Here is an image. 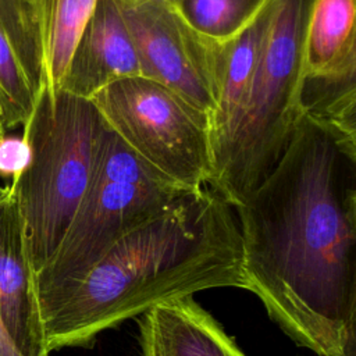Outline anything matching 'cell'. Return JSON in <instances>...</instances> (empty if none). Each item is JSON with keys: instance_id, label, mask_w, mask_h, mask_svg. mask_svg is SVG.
I'll use <instances>...</instances> for the list:
<instances>
[{"instance_id": "14", "label": "cell", "mask_w": 356, "mask_h": 356, "mask_svg": "<svg viewBox=\"0 0 356 356\" xmlns=\"http://www.w3.org/2000/svg\"><path fill=\"white\" fill-rule=\"evenodd\" d=\"M97 0H40L46 88L60 89Z\"/></svg>"}, {"instance_id": "19", "label": "cell", "mask_w": 356, "mask_h": 356, "mask_svg": "<svg viewBox=\"0 0 356 356\" xmlns=\"http://www.w3.org/2000/svg\"><path fill=\"white\" fill-rule=\"evenodd\" d=\"M18 1H21L26 7L35 10V11H38L40 14V0H18ZM40 17H42V14H40Z\"/></svg>"}, {"instance_id": "20", "label": "cell", "mask_w": 356, "mask_h": 356, "mask_svg": "<svg viewBox=\"0 0 356 356\" xmlns=\"http://www.w3.org/2000/svg\"><path fill=\"white\" fill-rule=\"evenodd\" d=\"M4 134H6V129H4L3 122H1V110H0V136H1V135H4Z\"/></svg>"}, {"instance_id": "18", "label": "cell", "mask_w": 356, "mask_h": 356, "mask_svg": "<svg viewBox=\"0 0 356 356\" xmlns=\"http://www.w3.org/2000/svg\"><path fill=\"white\" fill-rule=\"evenodd\" d=\"M115 1L122 3V4H143V3H153V1H163V3L175 4V0H115Z\"/></svg>"}, {"instance_id": "15", "label": "cell", "mask_w": 356, "mask_h": 356, "mask_svg": "<svg viewBox=\"0 0 356 356\" xmlns=\"http://www.w3.org/2000/svg\"><path fill=\"white\" fill-rule=\"evenodd\" d=\"M267 0H175L186 24L203 38L224 44L238 36Z\"/></svg>"}, {"instance_id": "17", "label": "cell", "mask_w": 356, "mask_h": 356, "mask_svg": "<svg viewBox=\"0 0 356 356\" xmlns=\"http://www.w3.org/2000/svg\"><path fill=\"white\" fill-rule=\"evenodd\" d=\"M0 356H21L0 321Z\"/></svg>"}, {"instance_id": "1", "label": "cell", "mask_w": 356, "mask_h": 356, "mask_svg": "<svg viewBox=\"0 0 356 356\" xmlns=\"http://www.w3.org/2000/svg\"><path fill=\"white\" fill-rule=\"evenodd\" d=\"M234 210L245 289L298 345L356 356V140L302 114Z\"/></svg>"}, {"instance_id": "4", "label": "cell", "mask_w": 356, "mask_h": 356, "mask_svg": "<svg viewBox=\"0 0 356 356\" xmlns=\"http://www.w3.org/2000/svg\"><path fill=\"white\" fill-rule=\"evenodd\" d=\"M313 1L271 0L243 114L209 184L232 209L270 174L302 117L303 46Z\"/></svg>"}, {"instance_id": "16", "label": "cell", "mask_w": 356, "mask_h": 356, "mask_svg": "<svg viewBox=\"0 0 356 356\" xmlns=\"http://www.w3.org/2000/svg\"><path fill=\"white\" fill-rule=\"evenodd\" d=\"M32 152L28 140L21 136H0V177L17 179L29 165Z\"/></svg>"}, {"instance_id": "3", "label": "cell", "mask_w": 356, "mask_h": 356, "mask_svg": "<svg viewBox=\"0 0 356 356\" xmlns=\"http://www.w3.org/2000/svg\"><path fill=\"white\" fill-rule=\"evenodd\" d=\"M104 125L92 100L44 86L22 127L32 159L10 188L35 275L54 256L76 214Z\"/></svg>"}, {"instance_id": "2", "label": "cell", "mask_w": 356, "mask_h": 356, "mask_svg": "<svg viewBox=\"0 0 356 356\" xmlns=\"http://www.w3.org/2000/svg\"><path fill=\"white\" fill-rule=\"evenodd\" d=\"M245 289L235 210L207 185L118 238L71 285L40 300L51 353L88 348L150 307L214 288Z\"/></svg>"}, {"instance_id": "5", "label": "cell", "mask_w": 356, "mask_h": 356, "mask_svg": "<svg viewBox=\"0 0 356 356\" xmlns=\"http://www.w3.org/2000/svg\"><path fill=\"white\" fill-rule=\"evenodd\" d=\"M186 192L104 125L85 196L60 248L36 274L39 302L82 278L118 238Z\"/></svg>"}, {"instance_id": "11", "label": "cell", "mask_w": 356, "mask_h": 356, "mask_svg": "<svg viewBox=\"0 0 356 356\" xmlns=\"http://www.w3.org/2000/svg\"><path fill=\"white\" fill-rule=\"evenodd\" d=\"M138 327L139 356H248L193 296L150 307Z\"/></svg>"}, {"instance_id": "12", "label": "cell", "mask_w": 356, "mask_h": 356, "mask_svg": "<svg viewBox=\"0 0 356 356\" xmlns=\"http://www.w3.org/2000/svg\"><path fill=\"white\" fill-rule=\"evenodd\" d=\"M271 10L273 3L267 0L256 18L238 36L224 43L217 107L210 120L214 168L217 159L231 140L243 114Z\"/></svg>"}, {"instance_id": "6", "label": "cell", "mask_w": 356, "mask_h": 356, "mask_svg": "<svg viewBox=\"0 0 356 356\" xmlns=\"http://www.w3.org/2000/svg\"><path fill=\"white\" fill-rule=\"evenodd\" d=\"M89 100L106 125L159 174L186 191L209 186L214 149L206 113L143 76L113 82Z\"/></svg>"}, {"instance_id": "8", "label": "cell", "mask_w": 356, "mask_h": 356, "mask_svg": "<svg viewBox=\"0 0 356 356\" xmlns=\"http://www.w3.org/2000/svg\"><path fill=\"white\" fill-rule=\"evenodd\" d=\"M0 321L21 356H50L36 275L10 186L0 188Z\"/></svg>"}, {"instance_id": "10", "label": "cell", "mask_w": 356, "mask_h": 356, "mask_svg": "<svg viewBox=\"0 0 356 356\" xmlns=\"http://www.w3.org/2000/svg\"><path fill=\"white\" fill-rule=\"evenodd\" d=\"M140 76L128 26L115 0H97L60 89L85 99L120 79Z\"/></svg>"}, {"instance_id": "7", "label": "cell", "mask_w": 356, "mask_h": 356, "mask_svg": "<svg viewBox=\"0 0 356 356\" xmlns=\"http://www.w3.org/2000/svg\"><path fill=\"white\" fill-rule=\"evenodd\" d=\"M117 4L136 49L140 76L175 92L211 120L224 44L199 35L171 3Z\"/></svg>"}, {"instance_id": "13", "label": "cell", "mask_w": 356, "mask_h": 356, "mask_svg": "<svg viewBox=\"0 0 356 356\" xmlns=\"http://www.w3.org/2000/svg\"><path fill=\"white\" fill-rule=\"evenodd\" d=\"M356 0H314L303 46V79L356 76Z\"/></svg>"}, {"instance_id": "9", "label": "cell", "mask_w": 356, "mask_h": 356, "mask_svg": "<svg viewBox=\"0 0 356 356\" xmlns=\"http://www.w3.org/2000/svg\"><path fill=\"white\" fill-rule=\"evenodd\" d=\"M44 86L40 14L18 0H0V110L6 131L24 127Z\"/></svg>"}]
</instances>
